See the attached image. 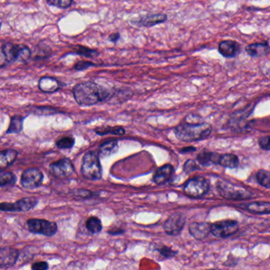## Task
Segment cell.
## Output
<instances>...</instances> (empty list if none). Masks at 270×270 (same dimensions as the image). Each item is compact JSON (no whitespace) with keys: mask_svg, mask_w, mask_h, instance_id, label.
<instances>
[{"mask_svg":"<svg viewBox=\"0 0 270 270\" xmlns=\"http://www.w3.org/2000/svg\"><path fill=\"white\" fill-rule=\"evenodd\" d=\"M43 179V174L39 169L29 168L22 173L21 184L24 188L33 190L41 186Z\"/></svg>","mask_w":270,"mask_h":270,"instance_id":"cell-11","label":"cell"},{"mask_svg":"<svg viewBox=\"0 0 270 270\" xmlns=\"http://www.w3.org/2000/svg\"><path fill=\"white\" fill-rule=\"evenodd\" d=\"M76 102L82 106H93L108 98L110 92L107 89L94 82H81L72 90Z\"/></svg>","mask_w":270,"mask_h":270,"instance_id":"cell-1","label":"cell"},{"mask_svg":"<svg viewBox=\"0 0 270 270\" xmlns=\"http://www.w3.org/2000/svg\"><path fill=\"white\" fill-rule=\"evenodd\" d=\"M73 0H46L50 6L59 7V8L67 9L71 7Z\"/></svg>","mask_w":270,"mask_h":270,"instance_id":"cell-32","label":"cell"},{"mask_svg":"<svg viewBox=\"0 0 270 270\" xmlns=\"http://www.w3.org/2000/svg\"><path fill=\"white\" fill-rule=\"evenodd\" d=\"M185 224H186L185 216L182 213H175L167 219L163 227L166 233L169 236H177L181 233Z\"/></svg>","mask_w":270,"mask_h":270,"instance_id":"cell-12","label":"cell"},{"mask_svg":"<svg viewBox=\"0 0 270 270\" xmlns=\"http://www.w3.org/2000/svg\"><path fill=\"white\" fill-rule=\"evenodd\" d=\"M196 151V148L193 147H184L182 148L180 152L181 153H187V152H192V151Z\"/></svg>","mask_w":270,"mask_h":270,"instance_id":"cell-41","label":"cell"},{"mask_svg":"<svg viewBox=\"0 0 270 270\" xmlns=\"http://www.w3.org/2000/svg\"><path fill=\"white\" fill-rule=\"evenodd\" d=\"M209 190V182L206 177H193L189 180L184 186V192L191 197H200L207 193Z\"/></svg>","mask_w":270,"mask_h":270,"instance_id":"cell-7","label":"cell"},{"mask_svg":"<svg viewBox=\"0 0 270 270\" xmlns=\"http://www.w3.org/2000/svg\"><path fill=\"white\" fill-rule=\"evenodd\" d=\"M183 169L185 173L191 174L193 171L198 170L199 166L194 160L190 159L186 161V163L184 165Z\"/></svg>","mask_w":270,"mask_h":270,"instance_id":"cell-35","label":"cell"},{"mask_svg":"<svg viewBox=\"0 0 270 270\" xmlns=\"http://www.w3.org/2000/svg\"><path fill=\"white\" fill-rule=\"evenodd\" d=\"M19 251L9 246L0 250V267L9 268L13 266L19 258Z\"/></svg>","mask_w":270,"mask_h":270,"instance_id":"cell-13","label":"cell"},{"mask_svg":"<svg viewBox=\"0 0 270 270\" xmlns=\"http://www.w3.org/2000/svg\"><path fill=\"white\" fill-rule=\"evenodd\" d=\"M220 53L226 58H233L238 56L241 52L239 44L232 40H225L219 44Z\"/></svg>","mask_w":270,"mask_h":270,"instance_id":"cell-14","label":"cell"},{"mask_svg":"<svg viewBox=\"0 0 270 270\" xmlns=\"http://www.w3.org/2000/svg\"><path fill=\"white\" fill-rule=\"evenodd\" d=\"M75 142V138L72 136H65L56 141V146L59 149H72Z\"/></svg>","mask_w":270,"mask_h":270,"instance_id":"cell-29","label":"cell"},{"mask_svg":"<svg viewBox=\"0 0 270 270\" xmlns=\"http://www.w3.org/2000/svg\"><path fill=\"white\" fill-rule=\"evenodd\" d=\"M81 173L88 180L96 181L102 177V166L100 163L99 156L95 151H88L82 159Z\"/></svg>","mask_w":270,"mask_h":270,"instance_id":"cell-3","label":"cell"},{"mask_svg":"<svg viewBox=\"0 0 270 270\" xmlns=\"http://www.w3.org/2000/svg\"><path fill=\"white\" fill-rule=\"evenodd\" d=\"M96 134L98 136H105V135H116V136H122L126 133V130L122 127H99L95 129Z\"/></svg>","mask_w":270,"mask_h":270,"instance_id":"cell-26","label":"cell"},{"mask_svg":"<svg viewBox=\"0 0 270 270\" xmlns=\"http://www.w3.org/2000/svg\"><path fill=\"white\" fill-rule=\"evenodd\" d=\"M250 212L258 213V214H266L270 213V203L269 202H252L248 204L245 207Z\"/></svg>","mask_w":270,"mask_h":270,"instance_id":"cell-24","label":"cell"},{"mask_svg":"<svg viewBox=\"0 0 270 270\" xmlns=\"http://www.w3.org/2000/svg\"><path fill=\"white\" fill-rule=\"evenodd\" d=\"M1 56L7 63H26L31 59V51L27 46L7 42L1 47Z\"/></svg>","mask_w":270,"mask_h":270,"instance_id":"cell-4","label":"cell"},{"mask_svg":"<svg viewBox=\"0 0 270 270\" xmlns=\"http://www.w3.org/2000/svg\"><path fill=\"white\" fill-rule=\"evenodd\" d=\"M190 233L196 239H204L212 232V225L205 222H192L189 227Z\"/></svg>","mask_w":270,"mask_h":270,"instance_id":"cell-15","label":"cell"},{"mask_svg":"<svg viewBox=\"0 0 270 270\" xmlns=\"http://www.w3.org/2000/svg\"><path fill=\"white\" fill-rule=\"evenodd\" d=\"M95 65V64L90 62V61H79L74 66V69H76V71H84L89 67H94Z\"/></svg>","mask_w":270,"mask_h":270,"instance_id":"cell-36","label":"cell"},{"mask_svg":"<svg viewBox=\"0 0 270 270\" xmlns=\"http://www.w3.org/2000/svg\"><path fill=\"white\" fill-rule=\"evenodd\" d=\"M238 229V222L231 220L219 221L212 225V233L217 238L229 237L236 233Z\"/></svg>","mask_w":270,"mask_h":270,"instance_id":"cell-10","label":"cell"},{"mask_svg":"<svg viewBox=\"0 0 270 270\" xmlns=\"http://www.w3.org/2000/svg\"><path fill=\"white\" fill-rule=\"evenodd\" d=\"M38 87L42 92L45 93H54L60 90L61 83L56 78L49 77V76H43L40 79Z\"/></svg>","mask_w":270,"mask_h":270,"instance_id":"cell-16","label":"cell"},{"mask_svg":"<svg viewBox=\"0 0 270 270\" xmlns=\"http://www.w3.org/2000/svg\"><path fill=\"white\" fill-rule=\"evenodd\" d=\"M212 132V126L207 123L182 124L176 127L175 136L180 141L185 142L201 141L207 138Z\"/></svg>","mask_w":270,"mask_h":270,"instance_id":"cell-2","label":"cell"},{"mask_svg":"<svg viewBox=\"0 0 270 270\" xmlns=\"http://www.w3.org/2000/svg\"><path fill=\"white\" fill-rule=\"evenodd\" d=\"M86 227L91 234H97L102 230V222L95 216H91L86 222Z\"/></svg>","mask_w":270,"mask_h":270,"instance_id":"cell-28","label":"cell"},{"mask_svg":"<svg viewBox=\"0 0 270 270\" xmlns=\"http://www.w3.org/2000/svg\"><path fill=\"white\" fill-rule=\"evenodd\" d=\"M17 151L15 149L2 150L0 152V169L4 171L5 169L13 164L17 159Z\"/></svg>","mask_w":270,"mask_h":270,"instance_id":"cell-20","label":"cell"},{"mask_svg":"<svg viewBox=\"0 0 270 270\" xmlns=\"http://www.w3.org/2000/svg\"><path fill=\"white\" fill-rule=\"evenodd\" d=\"M70 193L73 198L76 199V200H87V199L91 198L95 195L93 192L87 191V190H83V189L73 190L70 192Z\"/></svg>","mask_w":270,"mask_h":270,"instance_id":"cell-30","label":"cell"},{"mask_svg":"<svg viewBox=\"0 0 270 270\" xmlns=\"http://www.w3.org/2000/svg\"><path fill=\"white\" fill-rule=\"evenodd\" d=\"M157 250H158L160 254L162 255V257H164L165 258H171V257H175V255L177 254L176 251H173L171 247H168L167 246H159Z\"/></svg>","mask_w":270,"mask_h":270,"instance_id":"cell-34","label":"cell"},{"mask_svg":"<svg viewBox=\"0 0 270 270\" xmlns=\"http://www.w3.org/2000/svg\"><path fill=\"white\" fill-rule=\"evenodd\" d=\"M48 269V264L46 262H38L32 264V270H46Z\"/></svg>","mask_w":270,"mask_h":270,"instance_id":"cell-38","label":"cell"},{"mask_svg":"<svg viewBox=\"0 0 270 270\" xmlns=\"http://www.w3.org/2000/svg\"><path fill=\"white\" fill-rule=\"evenodd\" d=\"M17 177L16 175L11 172H2L0 175V186L1 188H6V187H11L16 183Z\"/></svg>","mask_w":270,"mask_h":270,"instance_id":"cell-27","label":"cell"},{"mask_svg":"<svg viewBox=\"0 0 270 270\" xmlns=\"http://www.w3.org/2000/svg\"><path fill=\"white\" fill-rule=\"evenodd\" d=\"M257 180L261 186L270 189V172L261 170L257 172Z\"/></svg>","mask_w":270,"mask_h":270,"instance_id":"cell-31","label":"cell"},{"mask_svg":"<svg viewBox=\"0 0 270 270\" xmlns=\"http://www.w3.org/2000/svg\"><path fill=\"white\" fill-rule=\"evenodd\" d=\"M174 167L171 164H166L159 168L154 175V182L158 185L166 183L171 179L174 174Z\"/></svg>","mask_w":270,"mask_h":270,"instance_id":"cell-18","label":"cell"},{"mask_svg":"<svg viewBox=\"0 0 270 270\" xmlns=\"http://www.w3.org/2000/svg\"><path fill=\"white\" fill-rule=\"evenodd\" d=\"M23 121L24 117L20 115H15L11 118V122L9 125L7 131L6 132L7 134H16L22 132L23 129Z\"/></svg>","mask_w":270,"mask_h":270,"instance_id":"cell-23","label":"cell"},{"mask_svg":"<svg viewBox=\"0 0 270 270\" xmlns=\"http://www.w3.org/2000/svg\"><path fill=\"white\" fill-rule=\"evenodd\" d=\"M258 143L262 149L266 150V151H270V136H264L261 137L258 141Z\"/></svg>","mask_w":270,"mask_h":270,"instance_id":"cell-37","label":"cell"},{"mask_svg":"<svg viewBox=\"0 0 270 270\" xmlns=\"http://www.w3.org/2000/svg\"><path fill=\"white\" fill-rule=\"evenodd\" d=\"M120 39V34L118 32H116V33H112L109 37V40L112 42V43H116L118 40Z\"/></svg>","mask_w":270,"mask_h":270,"instance_id":"cell-39","label":"cell"},{"mask_svg":"<svg viewBox=\"0 0 270 270\" xmlns=\"http://www.w3.org/2000/svg\"><path fill=\"white\" fill-rule=\"evenodd\" d=\"M50 173L58 178H67L75 173V168L71 160L67 158L59 159L49 166Z\"/></svg>","mask_w":270,"mask_h":270,"instance_id":"cell-9","label":"cell"},{"mask_svg":"<svg viewBox=\"0 0 270 270\" xmlns=\"http://www.w3.org/2000/svg\"><path fill=\"white\" fill-rule=\"evenodd\" d=\"M118 142L116 140L106 141L105 143L100 145L98 149V155L102 158H106L112 156L117 152L118 150Z\"/></svg>","mask_w":270,"mask_h":270,"instance_id":"cell-22","label":"cell"},{"mask_svg":"<svg viewBox=\"0 0 270 270\" xmlns=\"http://www.w3.org/2000/svg\"><path fill=\"white\" fill-rule=\"evenodd\" d=\"M124 232H125V230L117 229V228H113V229L108 231V233L111 234V235H112V236L120 235V234L124 233Z\"/></svg>","mask_w":270,"mask_h":270,"instance_id":"cell-40","label":"cell"},{"mask_svg":"<svg viewBox=\"0 0 270 270\" xmlns=\"http://www.w3.org/2000/svg\"><path fill=\"white\" fill-rule=\"evenodd\" d=\"M220 158H221V155L206 150L201 151L197 156L199 162L201 165H203L204 167H208L212 164H219Z\"/></svg>","mask_w":270,"mask_h":270,"instance_id":"cell-21","label":"cell"},{"mask_svg":"<svg viewBox=\"0 0 270 270\" xmlns=\"http://www.w3.org/2000/svg\"><path fill=\"white\" fill-rule=\"evenodd\" d=\"M26 224L31 233L42 235L47 237L54 236L58 230L56 222L41 219H30L26 222Z\"/></svg>","mask_w":270,"mask_h":270,"instance_id":"cell-6","label":"cell"},{"mask_svg":"<svg viewBox=\"0 0 270 270\" xmlns=\"http://www.w3.org/2000/svg\"><path fill=\"white\" fill-rule=\"evenodd\" d=\"M76 53L81 56H86V57H95L98 55V52L96 50L91 49L84 46H77Z\"/></svg>","mask_w":270,"mask_h":270,"instance_id":"cell-33","label":"cell"},{"mask_svg":"<svg viewBox=\"0 0 270 270\" xmlns=\"http://www.w3.org/2000/svg\"><path fill=\"white\" fill-rule=\"evenodd\" d=\"M167 19V16L165 14H155V15L143 16L140 19L137 20V22H134V23L138 26L150 27V26H156L162 22H166Z\"/></svg>","mask_w":270,"mask_h":270,"instance_id":"cell-17","label":"cell"},{"mask_svg":"<svg viewBox=\"0 0 270 270\" xmlns=\"http://www.w3.org/2000/svg\"><path fill=\"white\" fill-rule=\"evenodd\" d=\"M216 186L220 194L226 199L238 201V200H246L252 197V193L246 189L236 186L235 184L227 181L217 182Z\"/></svg>","mask_w":270,"mask_h":270,"instance_id":"cell-5","label":"cell"},{"mask_svg":"<svg viewBox=\"0 0 270 270\" xmlns=\"http://www.w3.org/2000/svg\"><path fill=\"white\" fill-rule=\"evenodd\" d=\"M219 164L227 168H236L238 166V158L234 154H225L221 156Z\"/></svg>","mask_w":270,"mask_h":270,"instance_id":"cell-25","label":"cell"},{"mask_svg":"<svg viewBox=\"0 0 270 270\" xmlns=\"http://www.w3.org/2000/svg\"><path fill=\"white\" fill-rule=\"evenodd\" d=\"M246 53L251 57H260L269 53L270 47L267 42H261V43H253L246 46Z\"/></svg>","mask_w":270,"mask_h":270,"instance_id":"cell-19","label":"cell"},{"mask_svg":"<svg viewBox=\"0 0 270 270\" xmlns=\"http://www.w3.org/2000/svg\"><path fill=\"white\" fill-rule=\"evenodd\" d=\"M38 203L37 198L33 197H24L20 199L15 203L2 202L0 205V209L2 212H25L34 208Z\"/></svg>","mask_w":270,"mask_h":270,"instance_id":"cell-8","label":"cell"}]
</instances>
